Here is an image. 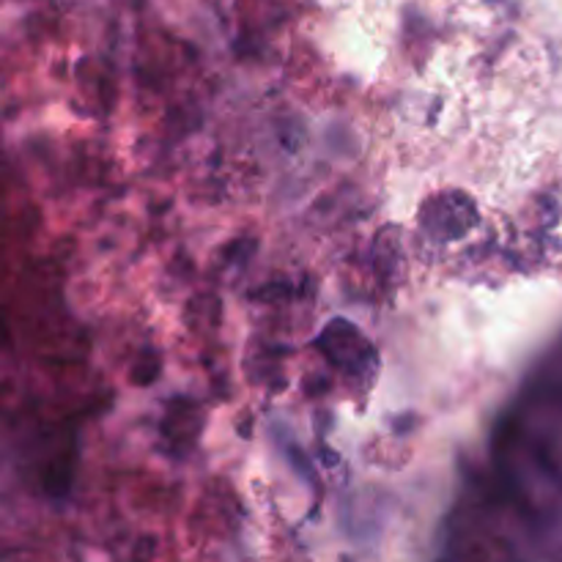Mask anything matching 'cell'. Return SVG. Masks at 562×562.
Here are the masks:
<instances>
[]
</instances>
